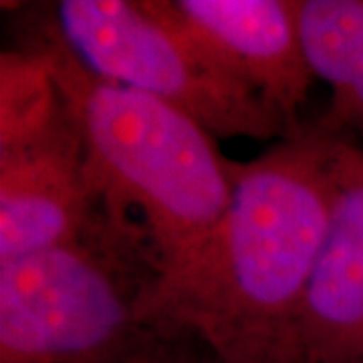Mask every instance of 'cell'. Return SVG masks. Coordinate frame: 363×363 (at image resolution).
I'll list each match as a JSON object with an SVG mask.
<instances>
[{"label":"cell","mask_w":363,"mask_h":363,"mask_svg":"<svg viewBox=\"0 0 363 363\" xmlns=\"http://www.w3.org/2000/svg\"><path fill=\"white\" fill-rule=\"evenodd\" d=\"M345 140L309 121L259 157L234 162L220 224L192 262L157 283L147 321L194 329L222 363H297Z\"/></svg>","instance_id":"cell-1"},{"label":"cell","mask_w":363,"mask_h":363,"mask_svg":"<svg viewBox=\"0 0 363 363\" xmlns=\"http://www.w3.org/2000/svg\"><path fill=\"white\" fill-rule=\"evenodd\" d=\"M18 37V49L49 67L77 121L111 220L142 240L160 281L182 271L226 212L233 160L184 111L87 71L39 9L23 16Z\"/></svg>","instance_id":"cell-2"},{"label":"cell","mask_w":363,"mask_h":363,"mask_svg":"<svg viewBox=\"0 0 363 363\" xmlns=\"http://www.w3.org/2000/svg\"><path fill=\"white\" fill-rule=\"evenodd\" d=\"M157 281L109 214L73 242L0 262V363H121L152 327Z\"/></svg>","instance_id":"cell-3"},{"label":"cell","mask_w":363,"mask_h":363,"mask_svg":"<svg viewBox=\"0 0 363 363\" xmlns=\"http://www.w3.org/2000/svg\"><path fill=\"white\" fill-rule=\"evenodd\" d=\"M39 11L93 75L180 109L214 138L281 140L291 133L168 0H59Z\"/></svg>","instance_id":"cell-4"},{"label":"cell","mask_w":363,"mask_h":363,"mask_svg":"<svg viewBox=\"0 0 363 363\" xmlns=\"http://www.w3.org/2000/svg\"><path fill=\"white\" fill-rule=\"evenodd\" d=\"M105 214L67 104L45 130L0 147V262L73 242Z\"/></svg>","instance_id":"cell-5"},{"label":"cell","mask_w":363,"mask_h":363,"mask_svg":"<svg viewBox=\"0 0 363 363\" xmlns=\"http://www.w3.org/2000/svg\"><path fill=\"white\" fill-rule=\"evenodd\" d=\"M169 9L293 131L313 73L295 0H168Z\"/></svg>","instance_id":"cell-6"},{"label":"cell","mask_w":363,"mask_h":363,"mask_svg":"<svg viewBox=\"0 0 363 363\" xmlns=\"http://www.w3.org/2000/svg\"><path fill=\"white\" fill-rule=\"evenodd\" d=\"M297 363H363V150L350 140L339 150L331 220L305 293Z\"/></svg>","instance_id":"cell-7"},{"label":"cell","mask_w":363,"mask_h":363,"mask_svg":"<svg viewBox=\"0 0 363 363\" xmlns=\"http://www.w3.org/2000/svg\"><path fill=\"white\" fill-rule=\"evenodd\" d=\"M295 14L313 77L331 87L315 123L341 138L363 131V0H295Z\"/></svg>","instance_id":"cell-8"},{"label":"cell","mask_w":363,"mask_h":363,"mask_svg":"<svg viewBox=\"0 0 363 363\" xmlns=\"http://www.w3.org/2000/svg\"><path fill=\"white\" fill-rule=\"evenodd\" d=\"M65 107L49 67L35 52L16 49L0 57V147L45 130Z\"/></svg>","instance_id":"cell-9"},{"label":"cell","mask_w":363,"mask_h":363,"mask_svg":"<svg viewBox=\"0 0 363 363\" xmlns=\"http://www.w3.org/2000/svg\"><path fill=\"white\" fill-rule=\"evenodd\" d=\"M121 363H222L194 329L172 321H152L150 331Z\"/></svg>","instance_id":"cell-10"}]
</instances>
